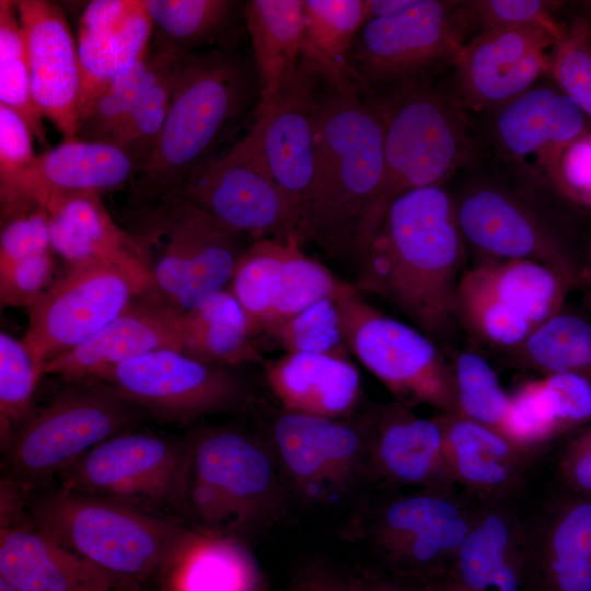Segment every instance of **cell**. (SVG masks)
<instances>
[{
  "mask_svg": "<svg viewBox=\"0 0 591 591\" xmlns=\"http://www.w3.org/2000/svg\"><path fill=\"white\" fill-rule=\"evenodd\" d=\"M187 441L124 431L101 442L65 471V489L92 496L179 501Z\"/></svg>",
  "mask_w": 591,
  "mask_h": 591,
  "instance_id": "cell-17",
  "label": "cell"
},
{
  "mask_svg": "<svg viewBox=\"0 0 591 591\" xmlns=\"http://www.w3.org/2000/svg\"><path fill=\"white\" fill-rule=\"evenodd\" d=\"M138 223L153 293L179 313L228 288L247 247L244 234L179 196L140 207Z\"/></svg>",
  "mask_w": 591,
  "mask_h": 591,
  "instance_id": "cell-7",
  "label": "cell"
},
{
  "mask_svg": "<svg viewBox=\"0 0 591 591\" xmlns=\"http://www.w3.org/2000/svg\"><path fill=\"white\" fill-rule=\"evenodd\" d=\"M480 500L467 493L419 489L363 507L350 533L390 572L424 581L450 575Z\"/></svg>",
  "mask_w": 591,
  "mask_h": 591,
  "instance_id": "cell-8",
  "label": "cell"
},
{
  "mask_svg": "<svg viewBox=\"0 0 591 591\" xmlns=\"http://www.w3.org/2000/svg\"><path fill=\"white\" fill-rule=\"evenodd\" d=\"M431 591H468L450 576L432 582Z\"/></svg>",
  "mask_w": 591,
  "mask_h": 591,
  "instance_id": "cell-58",
  "label": "cell"
},
{
  "mask_svg": "<svg viewBox=\"0 0 591 591\" xmlns=\"http://www.w3.org/2000/svg\"><path fill=\"white\" fill-rule=\"evenodd\" d=\"M289 241L258 239L253 242L240 256L229 282L228 289L244 311L254 338L264 333L275 281Z\"/></svg>",
  "mask_w": 591,
  "mask_h": 591,
  "instance_id": "cell-43",
  "label": "cell"
},
{
  "mask_svg": "<svg viewBox=\"0 0 591 591\" xmlns=\"http://www.w3.org/2000/svg\"><path fill=\"white\" fill-rule=\"evenodd\" d=\"M265 376L286 413L348 418L360 398L359 372L341 356L286 352L265 363Z\"/></svg>",
  "mask_w": 591,
  "mask_h": 591,
  "instance_id": "cell-29",
  "label": "cell"
},
{
  "mask_svg": "<svg viewBox=\"0 0 591 591\" xmlns=\"http://www.w3.org/2000/svg\"><path fill=\"white\" fill-rule=\"evenodd\" d=\"M322 77L300 57L277 95L255 111L247 134L237 142L259 159L299 221L313 178L315 111Z\"/></svg>",
  "mask_w": 591,
  "mask_h": 591,
  "instance_id": "cell-15",
  "label": "cell"
},
{
  "mask_svg": "<svg viewBox=\"0 0 591 591\" xmlns=\"http://www.w3.org/2000/svg\"><path fill=\"white\" fill-rule=\"evenodd\" d=\"M43 375L21 339L0 334V419L1 436L11 440L13 425L30 412L37 382Z\"/></svg>",
  "mask_w": 591,
  "mask_h": 591,
  "instance_id": "cell-47",
  "label": "cell"
},
{
  "mask_svg": "<svg viewBox=\"0 0 591 591\" xmlns=\"http://www.w3.org/2000/svg\"><path fill=\"white\" fill-rule=\"evenodd\" d=\"M153 34L146 0H94L85 7L77 36L79 119L117 73L147 55Z\"/></svg>",
  "mask_w": 591,
  "mask_h": 591,
  "instance_id": "cell-25",
  "label": "cell"
},
{
  "mask_svg": "<svg viewBox=\"0 0 591 591\" xmlns=\"http://www.w3.org/2000/svg\"><path fill=\"white\" fill-rule=\"evenodd\" d=\"M552 3L538 0H482L463 2L468 28L480 32L502 27H540L558 40L565 32L552 13Z\"/></svg>",
  "mask_w": 591,
  "mask_h": 591,
  "instance_id": "cell-49",
  "label": "cell"
},
{
  "mask_svg": "<svg viewBox=\"0 0 591 591\" xmlns=\"http://www.w3.org/2000/svg\"><path fill=\"white\" fill-rule=\"evenodd\" d=\"M558 39L540 27H502L466 40L454 59L457 100L482 107L509 102L551 72Z\"/></svg>",
  "mask_w": 591,
  "mask_h": 591,
  "instance_id": "cell-18",
  "label": "cell"
},
{
  "mask_svg": "<svg viewBox=\"0 0 591 591\" xmlns=\"http://www.w3.org/2000/svg\"><path fill=\"white\" fill-rule=\"evenodd\" d=\"M137 164L120 148L100 141L73 139L36 154L15 181L0 192L1 215L18 206L44 205L54 196L102 194L134 181Z\"/></svg>",
  "mask_w": 591,
  "mask_h": 591,
  "instance_id": "cell-23",
  "label": "cell"
},
{
  "mask_svg": "<svg viewBox=\"0 0 591 591\" xmlns=\"http://www.w3.org/2000/svg\"><path fill=\"white\" fill-rule=\"evenodd\" d=\"M290 500L268 441L229 428L188 438L179 502L196 529L243 538L277 523Z\"/></svg>",
  "mask_w": 591,
  "mask_h": 591,
  "instance_id": "cell-4",
  "label": "cell"
},
{
  "mask_svg": "<svg viewBox=\"0 0 591 591\" xmlns=\"http://www.w3.org/2000/svg\"><path fill=\"white\" fill-rule=\"evenodd\" d=\"M50 219L54 253L68 266L99 264L127 274L147 293L153 282L147 251L107 212L101 195L73 193L51 197L45 205Z\"/></svg>",
  "mask_w": 591,
  "mask_h": 591,
  "instance_id": "cell-22",
  "label": "cell"
},
{
  "mask_svg": "<svg viewBox=\"0 0 591 591\" xmlns=\"http://www.w3.org/2000/svg\"><path fill=\"white\" fill-rule=\"evenodd\" d=\"M460 282L535 328L564 308L576 287L555 269L528 259H482L464 270Z\"/></svg>",
  "mask_w": 591,
  "mask_h": 591,
  "instance_id": "cell-34",
  "label": "cell"
},
{
  "mask_svg": "<svg viewBox=\"0 0 591 591\" xmlns=\"http://www.w3.org/2000/svg\"><path fill=\"white\" fill-rule=\"evenodd\" d=\"M140 409L107 384L66 391L19 429L10 445L12 467L28 479L65 471L95 445L127 431Z\"/></svg>",
  "mask_w": 591,
  "mask_h": 591,
  "instance_id": "cell-12",
  "label": "cell"
},
{
  "mask_svg": "<svg viewBox=\"0 0 591 591\" xmlns=\"http://www.w3.org/2000/svg\"><path fill=\"white\" fill-rule=\"evenodd\" d=\"M1 524L0 577L22 591H80L119 580L38 529Z\"/></svg>",
  "mask_w": 591,
  "mask_h": 591,
  "instance_id": "cell-32",
  "label": "cell"
},
{
  "mask_svg": "<svg viewBox=\"0 0 591 591\" xmlns=\"http://www.w3.org/2000/svg\"><path fill=\"white\" fill-rule=\"evenodd\" d=\"M162 591H164V590H162Z\"/></svg>",
  "mask_w": 591,
  "mask_h": 591,
  "instance_id": "cell-61",
  "label": "cell"
},
{
  "mask_svg": "<svg viewBox=\"0 0 591 591\" xmlns=\"http://www.w3.org/2000/svg\"><path fill=\"white\" fill-rule=\"evenodd\" d=\"M0 104L18 113L39 143H47L44 117L32 95L25 37L14 0H0Z\"/></svg>",
  "mask_w": 591,
  "mask_h": 591,
  "instance_id": "cell-41",
  "label": "cell"
},
{
  "mask_svg": "<svg viewBox=\"0 0 591 591\" xmlns=\"http://www.w3.org/2000/svg\"><path fill=\"white\" fill-rule=\"evenodd\" d=\"M179 312L153 293L136 297L92 338L50 360L44 374L100 380L114 367L163 349L183 351Z\"/></svg>",
  "mask_w": 591,
  "mask_h": 591,
  "instance_id": "cell-24",
  "label": "cell"
},
{
  "mask_svg": "<svg viewBox=\"0 0 591 591\" xmlns=\"http://www.w3.org/2000/svg\"><path fill=\"white\" fill-rule=\"evenodd\" d=\"M146 5L154 31L187 51L239 48L246 31L241 1L146 0Z\"/></svg>",
  "mask_w": 591,
  "mask_h": 591,
  "instance_id": "cell-37",
  "label": "cell"
},
{
  "mask_svg": "<svg viewBox=\"0 0 591 591\" xmlns=\"http://www.w3.org/2000/svg\"><path fill=\"white\" fill-rule=\"evenodd\" d=\"M164 591H268L243 538L186 530L163 575Z\"/></svg>",
  "mask_w": 591,
  "mask_h": 591,
  "instance_id": "cell-33",
  "label": "cell"
},
{
  "mask_svg": "<svg viewBox=\"0 0 591 591\" xmlns=\"http://www.w3.org/2000/svg\"><path fill=\"white\" fill-rule=\"evenodd\" d=\"M33 134L23 118L0 104V192L33 161Z\"/></svg>",
  "mask_w": 591,
  "mask_h": 591,
  "instance_id": "cell-53",
  "label": "cell"
},
{
  "mask_svg": "<svg viewBox=\"0 0 591 591\" xmlns=\"http://www.w3.org/2000/svg\"><path fill=\"white\" fill-rule=\"evenodd\" d=\"M244 21L260 85L257 108H262L277 95L301 57L302 0L245 1Z\"/></svg>",
  "mask_w": 591,
  "mask_h": 591,
  "instance_id": "cell-35",
  "label": "cell"
},
{
  "mask_svg": "<svg viewBox=\"0 0 591 591\" xmlns=\"http://www.w3.org/2000/svg\"><path fill=\"white\" fill-rule=\"evenodd\" d=\"M151 66L149 49L144 57L117 73L79 119L77 139L111 143L131 113Z\"/></svg>",
  "mask_w": 591,
  "mask_h": 591,
  "instance_id": "cell-45",
  "label": "cell"
},
{
  "mask_svg": "<svg viewBox=\"0 0 591 591\" xmlns=\"http://www.w3.org/2000/svg\"><path fill=\"white\" fill-rule=\"evenodd\" d=\"M143 294L117 268L99 264L69 266L27 309L28 325L21 341L44 375L50 360L92 338Z\"/></svg>",
  "mask_w": 591,
  "mask_h": 591,
  "instance_id": "cell-13",
  "label": "cell"
},
{
  "mask_svg": "<svg viewBox=\"0 0 591 591\" xmlns=\"http://www.w3.org/2000/svg\"><path fill=\"white\" fill-rule=\"evenodd\" d=\"M288 591H349L348 572L325 560H312L296 570Z\"/></svg>",
  "mask_w": 591,
  "mask_h": 591,
  "instance_id": "cell-55",
  "label": "cell"
},
{
  "mask_svg": "<svg viewBox=\"0 0 591 591\" xmlns=\"http://www.w3.org/2000/svg\"><path fill=\"white\" fill-rule=\"evenodd\" d=\"M265 336L286 352L329 354L343 357L346 347L334 298L313 303L274 327Z\"/></svg>",
  "mask_w": 591,
  "mask_h": 591,
  "instance_id": "cell-46",
  "label": "cell"
},
{
  "mask_svg": "<svg viewBox=\"0 0 591 591\" xmlns=\"http://www.w3.org/2000/svg\"><path fill=\"white\" fill-rule=\"evenodd\" d=\"M54 252L47 210L27 202L1 215L0 265Z\"/></svg>",
  "mask_w": 591,
  "mask_h": 591,
  "instance_id": "cell-50",
  "label": "cell"
},
{
  "mask_svg": "<svg viewBox=\"0 0 591 591\" xmlns=\"http://www.w3.org/2000/svg\"><path fill=\"white\" fill-rule=\"evenodd\" d=\"M455 210L465 243L483 259L533 260L579 283L581 269L576 260L535 212L513 195L489 186L472 188L455 201Z\"/></svg>",
  "mask_w": 591,
  "mask_h": 591,
  "instance_id": "cell-19",
  "label": "cell"
},
{
  "mask_svg": "<svg viewBox=\"0 0 591 591\" xmlns=\"http://www.w3.org/2000/svg\"><path fill=\"white\" fill-rule=\"evenodd\" d=\"M302 4L301 57L313 65L324 80L351 79L348 56L368 21L367 0H302Z\"/></svg>",
  "mask_w": 591,
  "mask_h": 591,
  "instance_id": "cell-39",
  "label": "cell"
},
{
  "mask_svg": "<svg viewBox=\"0 0 591 591\" xmlns=\"http://www.w3.org/2000/svg\"><path fill=\"white\" fill-rule=\"evenodd\" d=\"M301 244L297 237L289 241L263 335L313 303L335 297L338 279L325 266L308 257Z\"/></svg>",
  "mask_w": 591,
  "mask_h": 591,
  "instance_id": "cell-42",
  "label": "cell"
},
{
  "mask_svg": "<svg viewBox=\"0 0 591 591\" xmlns=\"http://www.w3.org/2000/svg\"><path fill=\"white\" fill-rule=\"evenodd\" d=\"M455 201L441 186L391 202L357 264L355 287L385 300L431 339L449 332L466 258Z\"/></svg>",
  "mask_w": 591,
  "mask_h": 591,
  "instance_id": "cell-1",
  "label": "cell"
},
{
  "mask_svg": "<svg viewBox=\"0 0 591 591\" xmlns=\"http://www.w3.org/2000/svg\"><path fill=\"white\" fill-rule=\"evenodd\" d=\"M414 0H367L368 20L395 14L413 3Z\"/></svg>",
  "mask_w": 591,
  "mask_h": 591,
  "instance_id": "cell-56",
  "label": "cell"
},
{
  "mask_svg": "<svg viewBox=\"0 0 591 591\" xmlns=\"http://www.w3.org/2000/svg\"><path fill=\"white\" fill-rule=\"evenodd\" d=\"M176 196L244 235L300 240L299 221L286 197L259 159L236 143L193 172Z\"/></svg>",
  "mask_w": 591,
  "mask_h": 591,
  "instance_id": "cell-16",
  "label": "cell"
},
{
  "mask_svg": "<svg viewBox=\"0 0 591 591\" xmlns=\"http://www.w3.org/2000/svg\"><path fill=\"white\" fill-rule=\"evenodd\" d=\"M369 414L356 420L282 412L268 443L291 499L329 506L369 480Z\"/></svg>",
  "mask_w": 591,
  "mask_h": 591,
  "instance_id": "cell-11",
  "label": "cell"
},
{
  "mask_svg": "<svg viewBox=\"0 0 591 591\" xmlns=\"http://www.w3.org/2000/svg\"><path fill=\"white\" fill-rule=\"evenodd\" d=\"M551 73L566 94L591 119V26L576 19L556 43Z\"/></svg>",
  "mask_w": 591,
  "mask_h": 591,
  "instance_id": "cell-48",
  "label": "cell"
},
{
  "mask_svg": "<svg viewBox=\"0 0 591 591\" xmlns=\"http://www.w3.org/2000/svg\"><path fill=\"white\" fill-rule=\"evenodd\" d=\"M456 391V414L501 432L510 394L499 381L491 364L471 350L455 352L451 358Z\"/></svg>",
  "mask_w": 591,
  "mask_h": 591,
  "instance_id": "cell-44",
  "label": "cell"
},
{
  "mask_svg": "<svg viewBox=\"0 0 591 591\" xmlns=\"http://www.w3.org/2000/svg\"><path fill=\"white\" fill-rule=\"evenodd\" d=\"M23 28L34 102L62 135L77 139L81 86L77 39L62 9L47 0H14Z\"/></svg>",
  "mask_w": 591,
  "mask_h": 591,
  "instance_id": "cell-20",
  "label": "cell"
},
{
  "mask_svg": "<svg viewBox=\"0 0 591 591\" xmlns=\"http://www.w3.org/2000/svg\"><path fill=\"white\" fill-rule=\"evenodd\" d=\"M588 117L566 94L551 88L529 90L499 112L495 131L513 159L546 167L551 177L561 152L589 131Z\"/></svg>",
  "mask_w": 591,
  "mask_h": 591,
  "instance_id": "cell-28",
  "label": "cell"
},
{
  "mask_svg": "<svg viewBox=\"0 0 591 591\" xmlns=\"http://www.w3.org/2000/svg\"><path fill=\"white\" fill-rule=\"evenodd\" d=\"M54 252L32 255L0 265L2 306L30 308L53 283Z\"/></svg>",
  "mask_w": 591,
  "mask_h": 591,
  "instance_id": "cell-51",
  "label": "cell"
},
{
  "mask_svg": "<svg viewBox=\"0 0 591 591\" xmlns=\"http://www.w3.org/2000/svg\"><path fill=\"white\" fill-rule=\"evenodd\" d=\"M80 591H141L140 584L127 580H117L111 586L84 589Z\"/></svg>",
  "mask_w": 591,
  "mask_h": 591,
  "instance_id": "cell-57",
  "label": "cell"
},
{
  "mask_svg": "<svg viewBox=\"0 0 591 591\" xmlns=\"http://www.w3.org/2000/svg\"><path fill=\"white\" fill-rule=\"evenodd\" d=\"M468 30L463 2L414 0L362 25L348 56L350 78L367 94L433 78L454 62Z\"/></svg>",
  "mask_w": 591,
  "mask_h": 591,
  "instance_id": "cell-10",
  "label": "cell"
},
{
  "mask_svg": "<svg viewBox=\"0 0 591 591\" xmlns=\"http://www.w3.org/2000/svg\"><path fill=\"white\" fill-rule=\"evenodd\" d=\"M509 355L542 375L576 373L591 381V321L563 308Z\"/></svg>",
  "mask_w": 591,
  "mask_h": 591,
  "instance_id": "cell-40",
  "label": "cell"
},
{
  "mask_svg": "<svg viewBox=\"0 0 591 591\" xmlns=\"http://www.w3.org/2000/svg\"><path fill=\"white\" fill-rule=\"evenodd\" d=\"M551 181L569 200L591 209V130L561 152Z\"/></svg>",
  "mask_w": 591,
  "mask_h": 591,
  "instance_id": "cell-52",
  "label": "cell"
},
{
  "mask_svg": "<svg viewBox=\"0 0 591 591\" xmlns=\"http://www.w3.org/2000/svg\"><path fill=\"white\" fill-rule=\"evenodd\" d=\"M383 142L380 117L367 94L351 79H322L301 243L358 264L363 224L383 175Z\"/></svg>",
  "mask_w": 591,
  "mask_h": 591,
  "instance_id": "cell-2",
  "label": "cell"
},
{
  "mask_svg": "<svg viewBox=\"0 0 591 591\" xmlns=\"http://www.w3.org/2000/svg\"><path fill=\"white\" fill-rule=\"evenodd\" d=\"M526 524V523H525ZM528 589L591 591V500L526 524Z\"/></svg>",
  "mask_w": 591,
  "mask_h": 591,
  "instance_id": "cell-31",
  "label": "cell"
},
{
  "mask_svg": "<svg viewBox=\"0 0 591 591\" xmlns=\"http://www.w3.org/2000/svg\"><path fill=\"white\" fill-rule=\"evenodd\" d=\"M179 327L183 352L199 360L229 368L256 357L247 317L228 288L181 313Z\"/></svg>",
  "mask_w": 591,
  "mask_h": 591,
  "instance_id": "cell-38",
  "label": "cell"
},
{
  "mask_svg": "<svg viewBox=\"0 0 591 591\" xmlns=\"http://www.w3.org/2000/svg\"><path fill=\"white\" fill-rule=\"evenodd\" d=\"M334 301L346 347L395 402L456 413L451 361L433 339L369 304L355 285L338 280Z\"/></svg>",
  "mask_w": 591,
  "mask_h": 591,
  "instance_id": "cell-9",
  "label": "cell"
},
{
  "mask_svg": "<svg viewBox=\"0 0 591 591\" xmlns=\"http://www.w3.org/2000/svg\"><path fill=\"white\" fill-rule=\"evenodd\" d=\"M436 418L456 486L479 500H503L515 493L531 455L500 431L456 413H440Z\"/></svg>",
  "mask_w": 591,
  "mask_h": 591,
  "instance_id": "cell-27",
  "label": "cell"
},
{
  "mask_svg": "<svg viewBox=\"0 0 591 591\" xmlns=\"http://www.w3.org/2000/svg\"><path fill=\"white\" fill-rule=\"evenodd\" d=\"M0 591H22L4 578L0 577Z\"/></svg>",
  "mask_w": 591,
  "mask_h": 591,
  "instance_id": "cell-59",
  "label": "cell"
},
{
  "mask_svg": "<svg viewBox=\"0 0 591 591\" xmlns=\"http://www.w3.org/2000/svg\"><path fill=\"white\" fill-rule=\"evenodd\" d=\"M348 581L349 591H431L433 582L404 577L380 567L349 571Z\"/></svg>",
  "mask_w": 591,
  "mask_h": 591,
  "instance_id": "cell-54",
  "label": "cell"
},
{
  "mask_svg": "<svg viewBox=\"0 0 591 591\" xmlns=\"http://www.w3.org/2000/svg\"><path fill=\"white\" fill-rule=\"evenodd\" d=\"M99 381L141 409L170 421L234 410L251 399L243 380L228 367L171 349L123 362Z\"/></svg>",
  "mask_w": 591,
  "mask_h": 591,
  "instance_id": "cell-14",
  "label": "cell"
},
{
  "mask_svg": "<svg viewBox=\"0 0 591 591\" xmlns=\"http://www.w3.org/2000/svg\"><path fill=\"white\" fill-rule=\"evenodd\" d=\"M37 529L115 579L163 575L187 528L125 503L63 489L34 509Z\"/></svg>",
  "mask_w": 591,
  "mask_h": 591,
  "instance_id": "cell-6",
  "label": "cell"
},
{
  "mask_svg": "<svg viewBox=\"0 0 591 591\" xmlns=\"http://www.w3.org/2000/svg\"><path fill=\"white\" fill-rule=\"evenodd\" d=\"M150 76L124 125L111 143L120 148L138 169L150 157L169 114L173 93L189 51L154 31Z\"/></svg>",
  "mask_w": 591,
  "mask_h": 591,
  "instance_id": "cell-36",
  "label": "cell"
},
{
  "mask_svg": "<svg viewBox=\"0 0 591 591\" xmlns=\"http://www.w3.org/2000/svg\"><path fill=\"white\" fill-rule=\"evenodd\" d=\"M259 102L252 54L189 51L161 134L130 183L138 206L176 196L188 176L220 155V148L253 119Z\"/></svg>",
  "mask_w": 591,
  "mask_h": 591,
  "instance_id": "cell-3",
  "label": "cell"
},
{
  "mask_svg": "<svg viewBox=\"0 0 591 591\" xmlns=\"http://www.w3.org/2000/svg\"><path fill=\"white\" fill-rule=\"evenodd\" d=\"M368 470L369 480L392 488H457L438 419L419 417L397 402L369 413Z\"/></svg>",
  "mask_w": 591,
  "mask_h": 591,
  "instance_id": "cell-21",
  "label": "cell"
},
{
  "mask_svg": "<svg viewBox=\"0 0 591 591\" xmlns=\"http://www.w3.org/2000/svg\"><path fill=\"white\" fill-rule=\"evenodd\" d=\"M526 524L508 499L480 500L450 577L468 591L528 590Z\"/></svg>",
  "mask_w": 591,
  "mask_h": 591,
  "instance_id": "cell-26",
  "label": "cell"
},
{
  "mask_svg": "<svg viewBox=\"0 0 591 591\" xmlns=\"http://www.w3.org/2000/svg\"><path fill=\"white\" fill-rule=\"evenodd\" d=\"M589 421L591 381L576 373H554L517 386L501 433L533 457L565 431Z\"/></svg>",
  "mask_w": 591,
  "mask_h": 591,
  "instance_id": "cell-30",
  "label": "cell"
},
{
  "mask_svg": "<svg viewBox=\"0 0 591 591\" xmlns=\"http://www.w3.org/2000/svg\"><path fill=\"white\" fill-rule=\"evenodd\" d=\"M589 265H590V275H591V251H590V258H589Z\"/></svg>",
  "mask_w": 591,
  "mask_h": 591,
  "instance_id": "cell-60",
  "label": "cell"
},
{
  "mask_svg": "<svg viewBox=\"0 0 591 591\" xmlns=\"http://www.w3.org/2000/svg\"><path fill=\"white\" fill-rule=\"evenodd\" d=\"M367 96L383 127L384 169L363 224L360 256L391 202L409 190L441 185L468 148L461 103L433 78Z\"/></svg>",
  "mask_w": 591,
  "mask_h": 591,
  "instance_id": "cell-5",
  "label": "cell"
}]
</instances>
